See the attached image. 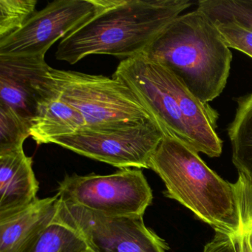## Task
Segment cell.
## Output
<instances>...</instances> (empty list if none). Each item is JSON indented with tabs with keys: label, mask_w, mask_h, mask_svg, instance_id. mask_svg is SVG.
Wrapping results in <instances>:
<instances>
[{
	"label": "cell",
	"mask_w": 252,
	"mask_h": 252,
	"mask_svg": "<svg viewBox=\"0 0 252 252\" xmlns=\"http://www.w3.org/2000/svg\"><path fill=\"white\" fill-rule=\"evenodd\" d=\"M113 77L133 92L165 135L209 157L222 154V141L216 132L218 112L194 96L166 67L141 54L122 60Z\"/></svg>",
	"instance_id": "6da1fadb"
},
{
	"label": "cell",
	"mask_w": 252,
	"mask_h": 252,
	"mask_svg": "<svg viewBox=\"0 0 252 252\" xmlns=\"http://www.w3.org/2000/svg\"><path fill=\"white\" fill-rule=\"evenodd\" d=\"M189 0H105L104 7L58 45L56 59L74 64L88 56L125 60L144 54Z\"/></svg>",
	"instance_id": "7a4b0ae2"
},
{
	"label": "cell",
	"mask_w": 252,
	"mask_h": 252,
	"mask_svg": "<svg viewBox=\"0 0 252 252\" xmlns=\"http://www.w3.org/2000/svg\"><path fill=\"white\" fill-rule=\"evenodd\" d=\"M142 55L166 67L204 103L225 89L232 60L216 26L197 9L175 18Z\"/></svg>",
	"instance_id": "3957f363"
},
{
	"label": "cell",
	"mask_w": 252,
	"mask_h": 252,
	"mask_svg": "<svg viewBox=\"0 0 252 252\" xmlns=\"http://www.w3.org/2000/svg\"><path fill=\"white\" fill-rule=\"evenodd\" d=\"M149 169L164 183L166 196L216 232L235 236L243 229L235 184L224 181L182 141L165 135L150 158Z\"/></svg>",
	"instance_id": "277c9868"
},
{
	"label": "cell",
	"mask_w": 252,
	"mask_h": 252,
	"mask_svg": "<svg viewBox=\"0 0 252 252\" xmlns=\"http://www.w3.org/2000/svg\"><path fill=\"white\" fill-rule=\"evenodd\" d=\"M50 73L60 98L83 116L85 129H111L155 120L133 92L116 78L52 67Z\"/></svg>",
	"instance_id": "5b68a950"
},
{
	"label": "cell",
	"mask_w": 252,
	"mask_h": 252,
	"mask_svg": "<svg viewBox=\"0 0 252 252\" xmlns=\"http://www.w3.org/2000/svg\"><path fill=\"white\" fill-rule=\"evenodd\" d=\"M60 200L98 213L143 215L153 191L140 169H122L107 175H67L60 183Z\"/></svg>",
	"instance_id": "8992f818"
},
{
	"label": "cell",
	"mask_w": 252,
	"mask_h": 252,
	"mask_svg": "<svg viewBox=\"0 0 252 252\" xmlns=\"http://www.w3.org/2000/svg\"><path fill=\"white\" fill-rule=\"evenodd\" d=\"M165 133L155 120L104 129H81L53 140L77 154L120 169H149L150 158Z\"/></svg>",
	"instance_id": "52a82bcc"
},
{
	"label": "cell",
	"mask_w": 252,
	"mask_h": 252,
	"mask_svg": "<svg viewBox=\"0 0 252 252\" xmlns=\"http://www.w3.org/2000/svg\"><path fill=\"white\" fill-rule=\"evenodd\" d=\"M54 221L68 225L94 252H166V243L144 224L143 215L98 213L60 200Z\"/></svg>",
	"instance_id": "ba28073f"
},
{
	"label": "cell",
	"mask_w": 252,
	"mask_h": 252,
	"mask_svg": "<svg viewBox=\"0 0 252 252\" xmlns=\"http://www.w3.org/2000/svg\"><path fill=\"white\" fill-rule=\"evenodd\" d=\"M105 0H57L36 11L22 29L0 41V55L44 56L60 39L77 30Z\"/></svg>",
	"instance_id": "9c48e42d"
},
{
	"label": "cell",
	"mask_w": 252,
	"mask_h": 252,
	"mask_svg": "<svg viewBox=\"0 0 252 252\" xmlns=\"http://www.w3.org/2000/svg\"><path fill=\"white\" fill-rule=\"evenodd\" d=\"M44 56L0 55V104L32 123L60 98Z\"/></svg>",
	"instance_id": "30bf717a"
},
{
	"label": "cell",
	"mask_w": 252,
	"mask_h": 252,
	"mask_svg": "<svg viewBox=\"0 0 252 252\" xmlns=\"http://www.w3.org/2000/svg\"><path fill=\"white\" fill-rule=\"evenodd\" d=\"M228 133L232 162L238 171L235 183L243 228L252 226V94L239 98Z\"/></svg>",
	"instance_id": "8fae6325"
},
{
	"label": "cell",
	"mask_w": 252,
	"mask_h": 252,
	"mask_svg": "<svg viewBox=\"0 0 252 252\" xmlns=\"http://www.w3.org/2000/svg\"><path fill=\"white\" fill-rule=\"evenodd\" d=\"M24 149L0 156V220L32 206L39 184Z\"/></svg>",
	"instance_id": "7c38bea8"
},
{
	"label": "cell",
	"mask_w": 252,
	"mask_h": 252,
	"mask_svg": "<svg viewBox=\"0 0 252 252\" xmlns=\"http://www.w3.org/2000/svg\"><path fill=\"white\" fill-rule=\"evenodd\" d=\"M58 194L38 199L32 206L0 220V252H29L58 209Z\"/></svg>",
	"instance_id": "4fadbf2b"
},
{
	"label": "cell",
	"mask_w": 252,
	"mask_h": 252,
	"mask_svg": "<svg viewBox=\"0 0 252 252\" xmlns=\"http://www.w3.org/2000/svg\"><path fill=\"white\" fill-rule=\"evenodd\" d=\"M86 126L80 112L59 98L50 103L32 123L31 137L38 145L51 144L60 137L72 135Z\"/></svg>",
	"instance_id": "5bb4252c"
},
{
	"label": "cell",
	"mask_w": 252,
	"mask_h": 252,
	"mask_svg": "<svg viewBox=\"0 0 252 252\" xmlns=\"http://www.w3.org/2000/svg\"><path fill=\"white\" fill-rule=\"evenodd\" d=\"M88 249L86 242L76 231L53 221L29 252H84Z\"/></svg>",
	"instance_id": "9a60e30c"
},
{
	"label": "cell",
	"mask_w": 252,
	"mask_h": 252,
	"mask_svg": "<svg viewBox=\"0 0 252 252\" xmlns=\"http://www.w3.org/2000/svg\"><path fill=\"white\" fill-rule=\"evenodd\" d=\"M32 123L12 109L0 104V156L23 150L31 136Z\"/></svg>",
	"instance_id": "2e32d148"
},
{
	"label": "cell",
	"mask_w": 252,
	"mask_h": 252,
	"mask_svg": "<svg viewBox=\"0 0 252 252\" xmlns=\"http://www.w3.org/2000/svg\"><path fill=\"white\" fill-rule=\"evenodd\" d=\"M197 10L211 20H231L252 29V0H201Z\"/></svg>",
	"instance_id": "e0dca14e"
},
{
	"label": "cell",
	"mask_w": 252,
	"mask_h": 252,
	"mask_svg": "<svg viewBox=\"0 0 252 252\" xmlns=\"http://www.w3.org/2000/svg\"><path fill=\"white\" fill-rule=\"evenodd\" d=\"M36 0H0V41L20 30L36 13Z\"/></svg>",
	"instance_id": "ac0fdd59"
},
{
	"label": "cell",
	"mask_w": 252,
	"mask_h": 252,
	"mask_svg": "<svg viewBox=\"0 0 252 252\" xmlns=\"http://www.w3.org/2000/svg\"><path fill=\"white\" fill-rule=\"evenodd\" d=\"M225 45L252 58V29L231 20H212Z\"/></svg>",
	"instance_id": "d6986e66"
},
{
	"label": "cell",
	"mask_w": 252,
	"mask_h": 252,
	"mask_svg": "<svg viewBox=\"0 0 252 252\" xmlns=\"http://www.w3.org/2000/svg\"><path fill=\"white\" fill-rule=\"evenodd\" d=\"M234 239L237 252H252V226L242 229Z\"/></svg>",
	"instance_id": "ffe728a7"
},
{
	"label": "cell",
	"mask_w": 252,
	"mask_h": 252,
	"mask_svg": "<svg viewBox=\"0 0 252 252\" xmlns=\"http://www.w3.org/2000/svg\"><path fill=\"white\" fill-rule=\"evenodd\" d=\"M94 252L93 251H91V249H88V250L85 251V252Z\"/></svg>",
	"instance_id": "44dd1931"
}]
</instances>
